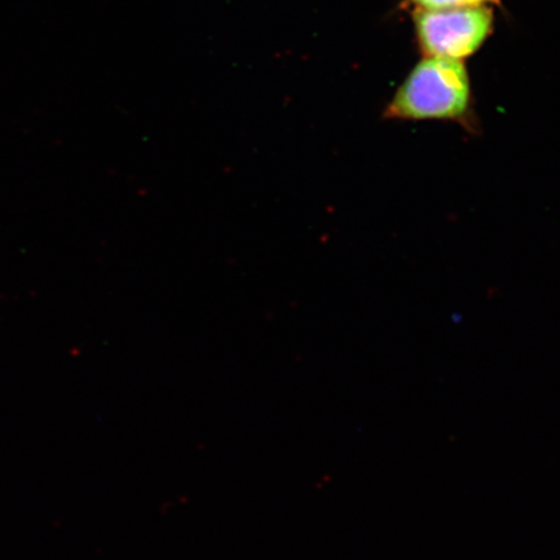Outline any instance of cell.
<instances>
[{"instance_id":"1","label":"cell","mask_w":560,"mask_h":560,"mask_svg":"<svg viewBox=\"0 0 560 560\" xmlns=\"http://www.w3.org/2000/svg\"><path fill=\"white\" fill-rule=\"evenodd\" d=\"M383 117L392 121L453 122L468 135H478L480 124L464 61L424 56L396 90Z\"/></svg>"},{"instance_id":"2","label":"cell","mask_w":560,"mask_h":560,"mask_svg":"<svg viewBox=\"0 0 560 560\" xmlns=\"http://www.w3.org/2000/svg\"><path fill=\"white\" fill-rule=\"evenodd\" d=\"M415 11L416 37L424 56L464 61L493 32L494 13L490 5Z\"/></svg>"},{"instance_id":"3","label":"cell","mask_w":560,"mask_h":560,"mask_svg":"<svg viewBox=\"0 0 560 560\" xmlns=\"http://www.w3.org/2000/svg\"><path fill=\"white\" fill-rule=\"evenodd\" d=\"M416 10L454 9V7H472L499 4L501 0H406Z\"/></svg>"}]
</instances>
